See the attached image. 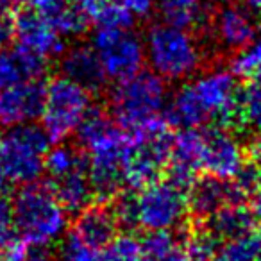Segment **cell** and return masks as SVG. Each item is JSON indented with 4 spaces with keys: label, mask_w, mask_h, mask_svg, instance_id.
I'll return each mask as SVG.
<instances>
[{
    "label": "cell",
    "mask_w": 261,
    "mask_h": 261,
    "mask_svg": "<svg viewBox=\"0 0 261 261\" xmlns=\"http://www.w3.org/2000/svg\"><path fill=\"white\" fill-rule=\"evenodd\" d=\"M238 84L229 68H211L190 77L167 100V122L179 129L229 125L234 116Z\"/></svg>",
    "instance_id": "6da1fadb"
},
{
    "label": "cell",
    "mask_w": 261,
    "mask_h": 261,
    "mask_svg": "<svg viewBox=\"0 0 261 261\" xmlns=\"http://www.w3.org/2000/svg\"><path fill=\"white\" fill-rule=\"evenodd\" d=\"M81 150L86 156L88 177L95 199L111 200L123 188V158L129 133L109 113L91 108L75 130Z\"/></svg>",
    "instance_id": "7a4b0ae2"
},
{
    "label": "cell",
    "mask_w": 261,
    "mask_h": 261,
    "mask_svg": "<svg viewBox=\"0 0 261 261\" xmlns=\"http://www.w3.org/2000/svg\"><path fill=\"white\" fill-rule=\"evenodd\" d=\"M145 63L165 83H185L199 73L204 50L193 31L154 23L143 38Z\"/></svg>",
    "instance_id": "3957f363"
},
{
    "label": "cell",
    "mask_w": 261,
    "mask_h": 261,
    "mask_svg": "<svg viewBox=\"0 0 261 261\" xmlns=\"http://www.w3.org/2000/svg\"><path fill=\"white\" fill-rule=\"evenodd\" d=\"M11 200L16 238L45 247L65 238L68 231V213L54 195L50 185L38 181L23 185Z\"/></svg>",
    "instance_id": "277c9868"
},
{
    "label": "cell",
    "mask_w": 261,
    "mask_h": 261,
    "mask_svg": "<svg viewBox=\"0 0 261 261\" xmlns=\"http://www.w3.org/2000/svg\"><path fill=\"white\" fill-rule=\"evenodd\" d=\"M168 100L167 84L152 72L116 81L109 93V115L125 130H135L161 118Z\"/></svg>",
    "instance_id": "5b68a950"
},
{
    "label": "cell",
    "mask_w": 261,
    "mask_h": 261,
    "mask_svg": "<svg viewBox=\"0 0 261 261\" xmlns=\"http://www.w3.org/2000/svg\"><path fill=\"white\" fill-rule=\"evenodd\" d=\"M127 133L129 143L123 158V186L140 190L156 181L168 165L172 135L163 118Z\"/></svg>",
    "instance_id": "8992f818"
},
{
    "label": "cell",
    "mask_w": 261,
    "mask_h": 261,
    "mask_svg": "<svg viewBox=\"0 0 261 261\" xmlns=\"http://www.w3.org/2000/svg\"><path fill=\"white\" fill-rule=\"evenodd\" d=\"M50 143L43 127L34 122L8 129L0 149V170L6 181L18 186L40 181Z\"/></svg>",
    "instance_id": "52a82bcc"
},
{
    "label": "cell",
    "mask_w": 261,
    "mask_h": 261,
    "mask_svg": "<svg viewBox=\"0 0 261 261\" xmlns=\"http://www.w3.org/2000/svg\"><path fill=\"white\" fill-rule=\"evenodd\" d=\"M91 106V91L84 86L65 75L48 81L43 88L40 118L50 142H63L75 135Z\"/></svg>",
    "instance_id": "ba28073f"
},
{
    "label": "cell",
    "mask_w": 261,
    "mask_h": 261,
    "mask_svg": "<svg viewBox=\"0 0 261 261\" xmlns=\"http://www.w3.org/2000/svg\"><path fill=\"white\" fill-rule=\"evenodd\" d=\"M135 227L149 231H175L188 215L186 190L170 179H156L133 195Z\"/></svg>",
    "instance_id": "9c48e42d"
},
{
    "label": "cell",
    "mask_w": 261,
    "mask_h": 261,
    "mask_svg": "<svg viewBox=\"0 0 261 261\" xmlns=\"http://www.w3.org/2000/svg\"><path fill=\"white\" fill-rule=\"evenodd\" d=\"M91 48L106 79L115 83L142 72L145 66L143 40L133 29H95Z\"/></svg>",
    "instance_id": "30bf717a"
},
{
    "label": "cell",
    "mask_w": 261,
    "mask_h": 261,
    "mask_svg": "<svg viewBox=\"0 0 261 261\" xmlns=\"http://www.w3.org/2000/svg\"><path fill=\"white\" fill-rule=\"evenodd\" d=\"M247 167V152L240 140L222 125L204 129L200 172L225 181H234Z\"/></svg>",
    "instance_id": "8fae6325"
},
{
    "label": "cell",
    "mask_w": 261,
    "mask_h": 261,
    "mask_svg": "<svg viewBox=\"0 0 261 261\" xmlns=\"http://www.w3.org/2000/svg\"><path fill=\"white\" fill-rule=\"evenodd\" d=\"M11 31L16 45L36 54L38 58H59L66 48L65 38L52 29L33 8H23L11 18Z\"/></svg>",
    "instance_id": "7c38bea8"
},
{
    "label": "cell",
    "mask_w": 261,
    "mask_h": 261,
    "mask_svg": "<svg viewBox=\"0 0 261 261\" xmlns=\"http://www.w3.org/2000/svg\"><path fill=\"white\" fill-rule=\"evenodd\" d=\"M210 29L215 43L225 52H238L252 41L259 23L256 13L247 6L225 2L210 18Z\"/></svg>",
    "instance_id": "4fadbf2b"
},
{
    "label": "cell",
    "mask_w": 261,
    "mask_h": 261,
    "mask_svg": "<svg viewBox=\"0 0 261 261\" xmlns=\"http://www.w3.org/2000/svg\"><path fill=\"white\" fill-rule=\"evenodd\" d=\"M245 195V190L238 185V181H225L211 175L193 179V182L186 190L188 213L206 222L227 204L243 202Z\"/></svg>",
    "instance_id": "5bb4252c"
},
{
    "label": "cell",
    "mask_w": 261,
    "mask_h": 261,
    "mask_svg": "<svg viewBox=\"0 0 261 261\" xmlns=\"http://www.w3.org/2000/svg\"><path fill=\"white\" fill-rule=\"evenodd\" d=\"M43 88L45 84L38 79L0 90V127L11 129L40 118Z\"/></svg>",
    "instance_id": "9a60e30c"
},
{
    "label": "cell",
    "mask_w": 261,
    "mask_h": 261,
    "mask_svg": "<svg viewBox=\"0 0 261 261\" xmlns=\"http://www.w3.org/2000/svg\"><path fill=\"white\" fill-rule=\"evenodd\" d=\"M204 147V127L181 129L172 136L170 158H168V179L177 186L188 190L197 172H200Z\"/></svg>",
    "instance_id": "2e32d148"
},
{
    "label": "cell",
    "mask_w": 261,
    "mask_h": 261,
    "mask_svg": "<svg viewBox=\"0 0 261 261\" xmlns=\"http://www.w3.org/2000/svg\"><path fill=\"white\" fill-rule=\"evenodd\" d=\"M59 70L61 75L68 77L90 91L100 90L108 81L91 45H73L65 48L59 56Z\"/></svg>",
    "instance_id": "e0dca14e"
},
{
    "label": "cell",
    "mask_w": 261,
    "mask_h": 261,
    "mask_svg": "<svg viewBox=\"0 0 261 261\" xmlns=\"http://www.w3.org/2000/svg\"><path fill=\"white\" fill-rule=\"evenodd\" d=\"M118 227L120 225L113 215V210L91 204L86 210L77 213L73 227L70 229L68 234L86 245L102 250L118 232Z\"/></svg>",
    "instance_id": "ac0fdd59"
},
{
    "label": "cell",
    "mask_w": 261,
    "mask_h": 261,
    "mask_svg": "<svg viewBox=\"0 0 261 261\" xmlns=\"http://www.w3.org/2000/svg\"><path fill=\"white\" fill-rule=\"evenodd\" d=\"M29 6L65 40L86 33L90 23L73 0H33Z\"/></svg>",
    "instance_id": "d6986e66"
},
{
    "label": "cell",
    "mask_w": 261,
    "mask_h": 261,
    "mask_svg": "<svg viewBox=\"0 0 261 261\" xmlns=\"http://www.w3.org/2000/svg\"><path fill=\"white\" fill-rule=\"evenodd\" d=\"M47 70V61L18 47L0 48V90L27 81H38Z\"/></svg>",
    "instance_id": "ffe728a7"
},
{
    "label": "cell",
    "mask_w": 261,
    "mask_h": 261,
    "mask_svg": "<svg viewBox=\"0 0 261 261\" xmlns=\"http://www.w3.org/2000/svg\"><path fill=\"white\" fill-rule=\"evenodd\" d=\"M50 188L68 215L81 213L88 206H91L95 199L86 165L50 181Z\"/></svg>",
    "instance_id": "44dd1931"
},
{
    "label": "cell",
    "mask_w": 261,
    "mask_h": 261,
    "mask_svg": "<svg viewBox=\"0 0 261 261\" xmlns=\"http://www.w3.org/2000/svg\"><path fill=\"white\" fill-rule=\"evenodd\" d=\"M232 123L254 136L261 135V70L238 88Z\"/></svg>",
    "instance_id": "7402d4cb"
},
{
    "label": "cell",
    "mask_w": 261,
    "mask_h": 261,
    "mask_svg": "<svg viewBox=\"0 0 261 261\" xmlns=\"http://www.w3.org/2000/svg\"><path fill=\"white\" fill-rule=\"evenodd\" d=\"M207 231L217 240L236 238L256 229V217L252 210L243 206V202L227 204L207 218Z\"/></svg>",
    "instance_id": "603a6c76"
},
{
    "label": "cell",
    "mask_w": 261,
    "mask_h": 261,
    "mask_svg": "<svg viewBox=\"0 0 261 261\" xmlns=\"http://www.w3.org/2000/svg\"><path fill=\"white\" fill-rule=\"evenodd\" d=\"M156 8L161 22L179 29L197 31L210 23L202 0H158Z\"/></svg>",
    "instance_id": "cb8c5ba5"
},
{
    "label": "cell",
    "mask_w": 261,
    "mask_h": 261,
    "mask_svg": "<svg viewBox=\"0 0 261 261\" xmlns=\"http://www.w3.org/2000/svg\"><path fill=\"white\" fill-rule=\"evenodd\" d=\"M261 236L259 232H247L236 238L218 240L217 250L211 261H259Z\"/></svg>",
    "instance_id": "d4e9b609"
},
{
    "label": "cell",
    "mask_w": 261,
    "mask_h": 261,
    "mask_svg": "<svg viewBox=\"0 0 261 261\" xmlns=\"http://www.w3.org/2000/svg\"><path fill=\"white\" fill-rule=\"evenodd\" d=\"M86 165V156L79 147L68 145L63 142H54V145L48 147L47 154H45V163L43 172H47L48 179L61 177V175L68 174L70 170Z\"/></svg>",
    "instance_id": "484cf974"
},
{
    "label": "cell",
    "mask_w": 261,
    "mask_h": 261,
    "mask_svg": "<svg viewBox=\"0 0 261 261\" xmlns=\"http://www.w3.org/2000/svg\"><path fill=\"white\" fill-rule=\"evenodd\" d=\"M95 29H133L136 20L116 2V0H98L90 16Z\"/></svg>",
    "instance_id": "4316f807"
},
{
    "label": "cell",
    "mask_w": 261,
    "mask_h": 261,
    "mask_svg": "<svg viewBox=\"0 0 261 261\" xmlns=\"http://www.w3.org/2000/svg\"><path fill=\"white\" fill-rule=\"evenodd\" d=\"M231 70L236 77H252L254 73H257L261 70V25L257 29L256 36L252 38L247 47H243L242 50L234 52L231 59Z\"/></svg>",
    "instance_id": "83f0119b"
},
{
    "label": "cell",
    "mask_w": 261,
    "mask_h": 261,
    "mask_svg": "<svg viewBox=\"0 0 261 261\" xmlns=\"http://www.w3.org/2000/svg\"><path fill=\"white\" fill-rule=\"evenodd\" d=\"M181 247V240L174 231H149L145 238L142 240L143 256L154 261H165Z\"/></svg>",
    "instance_id": "f1b7e54d"
},
{
    "label": "cell",
    "mask_w": 261,
    "mask_h": 261,
    "mask_svg": "<svg viewBox=\"0 0 261 261\" xmlns=\"http://www.w3.org/2000/svg\"><path fill=\"white\" fill-rule=\"evenodd\" d=\"M102 254L104 261H138L143 256L142 240L130 232H116L111 242L102 249Z\"/></svg>",
    "instance_id": "f546056e"
},
{
    "label": "cell",
    "mask_w": 261,
    "mask_h": 261,
    "mask_svg": "<svg viewBox=\"0 0 261 261\" xmlns=\"http://www.w3.org/2000/svg\"><path fill=\"white\" fill-rule=\"evenodd\" d=\"M217 245L218 240L210 231H197L186 238L182 249L192 261H211Z\"/></svg>",
    "instance_id": "4dcf8cb0"
},
{
    "label": "cell",
    "mask_w": 261,
    "mask_h": 261,
    "mask_svg": "<svg viewBox=\"0 0 261 261\" xmlns=\"http://www.w3.org/2000/svg\"><path fill=\"white\" fill-rule=\"evenodd\" d=\"M58 261H104V254L100 249L86 245L68 234L61 245Z\"/></svg>",
    "instance_id": "1f68e13d"
},
{
    "label": "cell",
    "mask_w": 261,
    "mask_h": 261,
    "mask_svg": "<svg viewBox=\"0 0 261 261\" xmlns=\"http://www.w3.org/2000/svg\"><path fill=\"white\" fill-rule=\"evenodd\" d=\"M16 238L13 200L0 192V247L8 245Z\"/></svg>",
    "instance_id": "d6a6232c"
},
{
    "label": "cell",
    "mask_w": 261,
    "mask_h": 261,
    "mask_svg": "<svg viewBox=\"0 0 261 261\" xmlns=\"http://www.w3.org/2000/svg\"><path fill=\"white\" fill-rule=\"evenodd\" d=\"M116 2L135 20L147 18L156 8V0H116Z\"/></svg>",
    "instance_id": "836d02e7"
},
{
    "label": "cell",
    "mask_w": 261,
    "mask_h": 261,
    "mask_svg": "<svg viewBox=\"0 0 261 261\" xmlns=\"http://www.w3.org/2000/svg\"><path fill=\"white\" fill-rule=\"evenodd\" d=\"M11 38H13L11 18H9L6 11H0V48L4 47Z\"/></svg>",
    "instance_id": "e575fe53"
},
{
    "label": "cell",
    "mask_w": 261,
    "mask_h": 261,
    "mask_svg": "<svg viewBox=\"0 0 261 261\" xmlns=\"http://www.w3.org/2000/svg\"><path fill=\"white\" fill-rule=\"evenodd\" d=\"M250 160H252V163L250 165H254L256 170L261 174V135L256 136L252 147H250Z\"/></svg>",
    "instance_id": "d590c367"
},
{
    "label": "cell",
    "mask_w": 261,
    "mask_h": 261,
    "mask_svg": "<svg viewBox=\"0 0 261 261\" xmlns=\"http://www.w3.org/2000/svg\"><path fill=\"white\" fill-rule=\"evenodd\" d=\"M250 193H252V206H250V210H252L254 217L261 220V181L257 182L256 188Z\"/></svg>",
    "instance_id": "8d00e7d4"
},
{
    "label": "cell",
    "mask_w": 261,
    "mask_h": 261,
    "mask_svg": "<svg viewBox=\"0 0 261 261\" xmlns=\"http://www.w3.org/2000/svg\"><path fill=\"white\" fill-rule=\"evenodd\" d=\"M33 0H0V11H8L9 8H15V6H27Z\"/></svg>",
    "instance_id": "74e56055"
},
{
    "label": "cell",
    "mask_w": 261,
    "mask_h": 261,
    "mask_svg": "<svg viewBox=\"0 0 261 261\" xmlns=\"http://www.w3.org/2000/svg\"><path fill=\"white\" fill-rule=\"evenodd\" d=\"M243 6H247V8L250 9V11L254 13H261V0H242Z\"/></svg>",
    "instance_id": "f35d334b"
},
{
    "label": "cell",
    "mask_w": 261,
    "mask_h": 261,
    "mask_svg": "<svg viewBox=\"0 0 261 261\" xmlns=\"http://www.w3.org/2000/svg\"><path fill=\"white\" fill-rule=\"evenodd\" d=\"M4 182H6L4 174H2V170H0V192H2V188H4Z\"/></svg>",
    "instance_id": "ab89813d"
},
{
    "label": "cell",
    "mask_w": 261,
    "mask_h": 261,
    "mask_svg": "<svg viewBox=\"0 0 261 261\" xmlns=\"http://www.w3.org/2000/svg\"><path fill=\"white\" fill-rule=\"evenodd\" d=\"M138 261H154V259H150V257H147V256H142Z\"/></svg>",
    "instance_id": "60d3db41"
},
{
    "label": "cell",
    "mask_w": 261,
    "mask_h": 261,
    "mask_svg": "<svg viewBox=\"0 0 261 261\" xmlns=\"http://www.w3.org/2000/svg\"><path fill=\"white\" fill-rule=\"evenodd\" d=\"M2 135H4V133H0V149H2Z\"/></svg>",
    "instance_id": "b9f144b4"
},
{
    "label": "cell",
    "mask_w": 261,
    "mask_h": 261,
    "mask_svg": "<svg viewBox=\"0 0 261 261\" xmlns=\"http://www.w3.org/2000/svg\"><path fill=\"white\" fill-rule=\"evenodd\" d=\"M218 2H231V0H218Z\"/></svg>",
    "instance_id": "7bdbcfd3"
},
{
    "label": "cell",
    "mask_w": 261,
    "mask_h": 261,
    "mask_svg": "<svg viewBox=\"0 0 261 261\" xmlns=\"http://www.w3.org/2000/svg\"><path fill=\"white\" fill-rule=\"evenodd\" d=\"M259 261H261V259H259Z\"/></svg>",
    "instance_id": "ee69618b"
}]
</instances>
